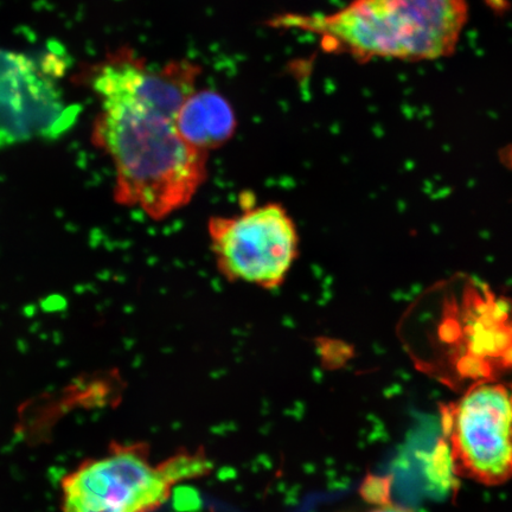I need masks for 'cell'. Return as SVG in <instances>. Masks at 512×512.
<instances>
[{
  "label": "cell",
  "instance_id": "obj_5",
  "mask_svg": "<svg viewBox=\"0 0 512 512\" xmlns=\"http://www.w3.org/2000/svg\"><path fill=\"white\" fill-rule=\"evenodd\" d=\"M448 458L458 477L486 486L512 478V382L471 384L440 408Z\"/></svg>",
  "mask_w": 512,
  "mask_h": 512
},
{
  "label": "cell",
  "instance_id": "obj_6",
  "mask_svg": "<svg viewBox=\"0 0 512 512\" xmlns=\"http://www.w3.org/2000/svg\"><path fill=\"white\" fill-rule=\"evenodd\" d=\"M169 460L152 465L149 445L114 441L104 456L85 460L62 478L61 511L153 512L179 483Z\"/></svg>",
  "mask_w": 512,
  "mask_h": 512
},
{
  "label": "cell",
  "instance_id": "obj_11",
  "mask_svg": "<svg viewBox=\"0 0 512 512\" xmlns=\"http://www.w3.org/2000/svg\"><path fill=\"white\" fill-rule=\"evenodd\" d=\"M485 3L495 14L499 15H503L510 8L509 0H485Z\"/></svg>",
  "mask_w": 512,
  "mask_h": 512
},
{
  "label": "cell",
  "instance_id": "obj_3",
  "mask_svg": "<svg viewBox=\"0 0 512 512\" xmlns=\"http://www.w3.org/2000/svg\"><path fill=\"white\" fill-rule=\"evenodd\" d=\"M409 335L473 383L512 369V303L476 279L454 278L422 298ZM472 383V384H473Z\"/></svg>",
  "mask_w": 512,
  "mask_h": 512
},
{
  "label": "cell",
  "instance_id": "obj_9",
  "mask_svg": "<svg viewBox=\"0 0 512 512\" xmlns=\"http://www.w3.org/2000/svg\"><path fill=\"white\" fill-rule=\"evenodd\" d=\"M361 495L375 505L389 503V483L387 478L369 476L364 480Z\"/></svg>",
  "mask_w": 512,
  "mask_h": 512
},
{
  "label": "cell",
  "instance_id": "obj_1",
  "mask_svg": "<svg viewBox=\"0 0 512 512\" xmlns=\"http://www.w3.org/2000/svg\"><path fill=\"white\" fill-rule=\"evenodd\" d=\"M201 68L189 60L151 64L120 48L89 68L100 100L93 140L117 172L115 200L163 220L188 206L208 176V153L177 130V114L195 91Z\"/></svg>",
  "mask_w": 512,
  "mask_h": 512
},
{
  "label": "cell",
  "instance_id": "obj_7",
  "mask_svg": "<svg viewBox=\"0 0 512 512\" xmlns=\"http://www.w3.org/2000/svg\"><path fill=\"white\" fill-rule=\"evenodd\" d=\"M61 64L0 50V149L34 139H56L74 124L57 85Z\"/></svg>",
  "mask_w": 512,
  "mask_h": 512
},
{
  "label": "cell",
  "instance_id": "obj_2",
  "mask_svg": "<svg viewBox=\"0 0 512 512\" xmlns=\"http://www.w3.org/2000/svg\"><path fill=\"white\" fill-rule=\"evenodd\" d=\"M467 21V0H351L331 14L290 12L271 25L306 32L358 62H421L453 55Z\"/></svg>",
  "mask_w": 512,
  "mask_h": 512
},
{
  "label": "cell",
  "instance_id": "obj_10",
  "mask_svg": "<svg viewBox=\"0 0 512 512\" xmlns=\"http://www.w3.org/2000/svg\"><path fill=\"white\" fill-rule=\"evenodd\" d=\"M369 512H415L412 509H409L407 507H403V505L394 504L392 502L382 504V505H376V508Z\"/></svg>",
  "mask_w": 512,
  "mask_h": 512
},
{
  "label": "cell",
  "instance_id": "obj_8",
  "mask_svg": "<svg viewBox=\"0 0 512 512\" xmlns=\"http://www.w3.org/2000/svg\"><path fill=\"white\" fill-rule=\"evenodd\" d=\"M176 124L185 143L209 155L233 138L238 120L233 106L223 95L196 88L183 102Z\"/></svg>",
  "mask_w": 512,
  "mask_h": 512
},
{
  "label": "cell",
  "instance_id": "obj_4",
  "mask_svg": "<svg viewBox=\"0 0 512 512\" xmlns=\"http://www.w3.org/2000/svg\"><path fill=\"white\" fill-rule=\"evenodd\" d=\"M246 200L239 214L210 217L211 252L217 270L232 283L275 290L298 259L296 222L279 203Z\"/></svg>",
  "mask_w": 512,
  "mask_h": 512
}]
</instances>
